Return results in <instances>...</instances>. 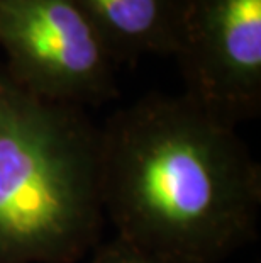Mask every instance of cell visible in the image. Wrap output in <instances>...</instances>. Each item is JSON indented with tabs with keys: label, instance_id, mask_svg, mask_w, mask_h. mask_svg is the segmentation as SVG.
<instances>
[{
	"label": "cell",
	"instance_id": "1",
	"mask_svg": "<svg viewBox=\"0 0 261 263\" xmlns=\"http://www.w3.org/2000/svg\"><path fill=\"white\" fill-rule=\"evenodd\" d=\"M104 216L161 263H222L253 241L261 166L185 93H148L101 127Z\"/></svg>",
	"mask_w": 261,
	"mask_h": 263
},
{
	"label": "cell",
	"instance_id": "2",
	"mask_svg": "<svg viewBox=\"0 0 261 263\" xmlns=\"http://www.w3.org/2000/svg\"><path fill=\"white\" fill-rule=\"evenodd\" d=\"M104 221L101 129L0 61V263H75L97 248Z\"/></svg>",
	"mask_w": 261,
	"mask_h": 263
},
{
	"label": "cell",
	"instance_id": "3",
	"mask_svg": "<svg viewBox=\"0 0 261 263\" xmlns=\"http://www.w3.org/2000/svg\"><path fill=\"white\" fill-rule=\"evenodd\" d=\"M9 75L51 102L101 105L119 95L115 60L75 0H0Z\"/></svg>",
	"mask_w": 261,
	"mask_h": 263
},
{
	"label": "cell",
	"instance_id": "4",
	"mask_svg": "<svg viewBox=\"0 0 261 263\" xmlns=\"http://www.w3.org/2000/svg\"><path fill=\"white\" fill-rule=\"evenodd\" d=\"M185 93L236 127L261 109V0H175Z\"/></svg>",
	"mask_w": 261,
	"mask_h": 263
},
{
	"label": "cell",
	"instance_id": "5",
	"mask_svg": "<svg viewBox=\"0 0 261 263\" xmlns=\"http://www.w3.org/2000/svg\"><path fill=\"white\" fill-rule=\"evenodd\" d=\"M115 63L143 54H175L178 17L175 0H75Z\"/></svg>",
	"mask_w": 261,
	"mask_h": 263
},
{
	"label": "cell",
	"instance_id": "6",
	"mask_svg": "<svg viewBox=\"0 0 261 263\" xmlns=\"http://www.w3.org/2000/svg\"><path fill=\"white\" fill-rule=\"evenodd\" d=\"M90 263H161L151 256L144 255L143 251L136 250L129 243L122 241L115 236L104 245H97L93 250V256Z\"/></svg>",
	"mask_w": 261,
	"mask_h": 263
}]
</instances>
